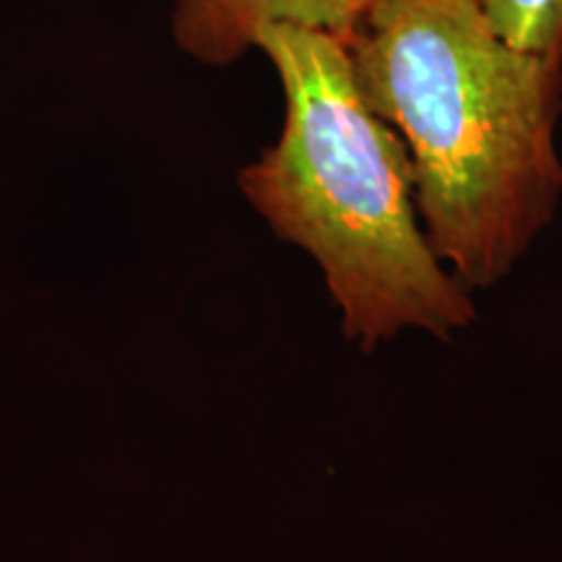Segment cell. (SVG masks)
I'll return each mask as SVG.
<instances>
[{
	"mask_svg": "<svg viewBox=\"0 0 562 562\" xmlns=\"http://www.w3.org/2000/svg\"><path fill=\"white\" fill-rule=\"evenodd\" d=\"M357 89L404 138L427 243L492 286L562 195V58L513 47L476 0H370L349 40Z\"/></svg>",
	"mask_w": 562,
	"mask_h": 562,
	"instance_id": "6da1fadb",
	"label": "cell"
},
{
	"mask_svg": "<svg viewBox=\"0 0 562 562\" xmlns=\"http://www.w3.org/2000/svg\"><path fill=\"white\" fill-rule=\"evenodd\" d=\"M258 50L279 74L284 128L243 170L245 199L318 261L349 339L372 349L404 328L451 339L474 305L419 227L409 151L357 89L347 42L273 24Z\"/></svg>",
	"mask_w": 562,
	"mask_h": 562,
	"instance_id": "7a4b0ae2",
	"label": "cell"
},
{
	"mask_svg": "<svg viewBox=\"0 0 562 562\" xmlns=\"http://www.w3.org/2000/svg\"><path fill=\"white\" fill-rule=\"evenodd\" d=\"M370 0H175L172 40L203 66L224 68L258 50L266 26L290 24L355 37Z\"/></svg>",
	"mask_w": 562,
	"mask_h": 562,
	"instance_id": "3957f363",
	"label": "cell"
},
{
	"mask_svg": "<svg viewBox=\"0 0 562 562\" xmlns=\"http://www.w3.org/2000/svg\"><path fill=\"white\" fill-rule=\"evenodd\" d=\"M503 40L521 50L562 58V0H476Z\"/></svg>",
	"mask_w": 562,
	"mask_h": 562,
	"instance_id": "277c9868",
	"label": "cell"
}]
</instances>
